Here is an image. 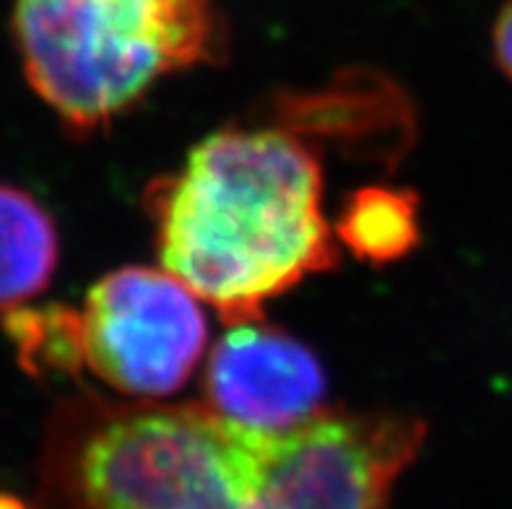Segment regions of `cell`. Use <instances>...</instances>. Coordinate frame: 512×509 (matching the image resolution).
<instances>
[{"label": "cell", "instance_id": "cell-4", "mask_svg": "<svg viewBox=\"0 0 512 509\" xmlns=\"http://www.w3.org/2000/svg\"><path fill=\"white\" fill-rule=\"evenodd\" d=\"M422 442V421L396 413H318L260 432L253 509H388Z\"/></svg>", "mask_w": 512, "mask_h": 509}, {"label": "cell", "instance_id": "cell-10", "mask_svg": "<svg viewBox=\"0 0 512 509\" xmlns=\"http://www.w3.org/2000/svg\"><path fill=\"white\" fill-rule=\"evenodd\" d=\"M494 55L502 71L512 78V0L502 8L497 26H494Z\"/></svg>", "mask_w": 512, "mask_h": 509}, {"label": "cell", "instance_id": "cell-3", "mask_svg": "<svg viewBox=\"0 0 512 509\" xmlns=\"http://www.w3.org/2000/svg\"><path fill=\"white\" fill-rule=\"evenodd\" d=\"M258 447L208 403L136 408L94 426L65 478L78 509H253Z\"/></svg>", "mask_w": 512, "mask_h": 509}, {"label": "cell", "instance_id": "cell-1", "mask_svg": "<svg viewBox=\"0 0 512 509\" xmlns=\"http://www.w3.org/2000/svg\"><path fill=\"white\" fill-rule=\"evenodd\" d=\"M320 167L281 130H221L154 193L159 258L229 325L338 263Z\"/></svg>", "mask_w": 512, "mask_h": 509}, {"label": "cell", "instance_id": "cell-5", "mask_svg": "<svg viewBox=\"0 0 512 509\" xmlns=\"http://www.w3.org/2000/svg\"><path fill=\"white\" fill-rule=\"evenodd\" d=\"M84 361L99 380L136 398L177 393L208 341L198 297L169 271L104 276L81 312Z\"/></svg>", "mask_w": 512, "mask_h": 509}, {"label": "cell", "instance_id": "cell-8", "mask_svg": "<svg viewBox=\"0 0 512 509\" xmlns=\"http://www.w3.org/2000/svg\"><path fill=\"white\" fill-rule=\"evenodd\" d=\"M336 232L359 258L372 263L401 258L419 239L416 198L406 190L364 187L349 198Z\"/></svg>", "mask_w": 512, "mask_h": 509}, {"label": "cell", "instance_id": "cell-9", "mask_svg": "<svg viewBox=\"0 0 512 509\" xmlns=\"http://www.w3.org/2000/svg\"><path fill=\"white\" fill-rule=\"evenodd\" d=\"M8 333L19 346V356L34 372L71 369L84 361L81 317L76 312L50 307L42 312H11Z\"/></svg>", "mask_w": 512, "mask_h": 509}, {"label": "cell", "instance_id": "cell-11", "mask_svg": "<svg viewBox=\"0 0 512 509\" xmlns=\"http://www.w3.org/2000/svg\"><path fill=\"white\" fill-rule=\"evenodd\" d=\"M0 509H26V507L21 502H16L13 497H0Z\"/></svg>", "mask_w": 512, "mask_h": 509}, {"label": "cell", "instance_id": "cell-7", "mask_svg": "<svg viewBox=\"0 0 512 509\" xmlns=\"http://www.w3.org/2000/svg\"><path fill=\"white\" fill-rule=\"evenodd\" d=\"M58 258L50 213L19 187L0 185V315H11L45 291Z\"/></svg>", "mask_w": 512, "mask_h": 509}, {"label": "cell", "instance_id": "cell-2", "mask_svg": "<svg viewBox=\"0 0 512 509\" xmlns=\"http://www.w3.org/2000/svg\"><path fill=\"white\" fill-rule=\"evenodd\" d=\"M26 81L76 133L107 125L164 76L219 60L216 0H16Z\"/></svg>", "mask_w": 512, "mask_h": 509}, {"label": "cell", "instance_id": "cell-6", "mask_svg": "<svg viewBox=\"0 0 512 509\" xmlns=\"http://www.w3.org/2000/svg\"><path fill=\"white\" fill-rule=\"evenodd\" d=\"M208 406L234 424L284 432L318 416L325 372L310 348L258 323L232 325L208 356Z\"/></svg>", "mask_w": 512, "mask_h": 509}]
</instances>
